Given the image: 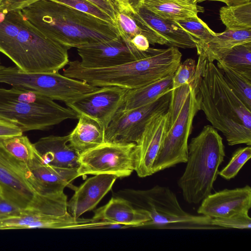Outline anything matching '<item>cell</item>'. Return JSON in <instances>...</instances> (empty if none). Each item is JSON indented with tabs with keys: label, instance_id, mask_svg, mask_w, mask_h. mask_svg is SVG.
Wrapping results in <instances>:
<instances>
[{
	"label": "cell",
	"instance_id": "10",
	"mask_svg": "<svg viewBox=\"0 0 251 251\" xmlns=\"http://www.w3.org/2000/svg\"><path fill=\"white\" fill-rule=\"evenodd\" d=\"M136 144L106 142L82 153L79 157L78 177L88 175L129 176L135 170Z\"/></svg>",
	"mask_w": 251,
	"mask_h": 251
},
{
	"label": "cell",
	"instance_id": "35",
	"mask_svg": "<svg viewBox=\"0 0 251 251\" xmlns=\"http://www.w3.org/2000/svg\"><path fill=\"white\" fill-rule=\"evenodd\" d=\"M212 224L223 228L250 229L251 228V218L249 212H244L231 216L220 218H213Z\"/></svg>",
	"mask_w": 251,
	"mask_h": 251
},
{
	"label": "cell",
	"instance_id": "1",
	"mask_svg": "<svg viewBox=\"0 0 251 251\" xmlns=\"http://www.w3.org/2000/svg\"><path fill=\"white\" fill-rule=\"evenodd\" d=\"M69 49L35 27L21 10L0 24V52L26 73H56L68 65Z\"/></svg>",
	"mask_w": 251,
	"mask_h": 251
},
{
	"label": "cell",
	"instance_id": "20",
	"mask_svg": "<svg viewBox=\"0 0 251 251\" xmlns=\"http://www.w3.org/2000/svg\"><path fill=\"white\" fill-rule=\"evenodd\" d=\"M118 177L113 175L100 174L88 178L76 187L67 202L68 212L75 218L93 210L111 189Z\"/></svg>",
	"mask_w": 251,
	"mask_h": 251
},
{
	"label": "cell",
	"instance_id": "36",
	"mask_svg": "<svg viewBox=\"0 0 251 251\" xmlns=\"http://www.w3.org/2000/svg\"><path fill=\"white\" fill-rule=\"evenodd\" d=\"M23 131L17 125L0 119V140L22 135Z\"/></svg>",
	"mask_w": 251,
	"mask_h": 251
},
{
	"label": "cell",
	"instance_id": "18",
	"mask_svg": "<svg viewBox=\"0 0 251 251\" xmlns=\"http://www.w3.org/2000/svg\"><path fill=\"white\" fill-rule=\"evenodd\" d=\"M251 208V188L246 185L211 193L202 201L197 213L211 219L220 218L249 212Z\"/></svg>",
	"mask_w": 251,
	"mask_h": 251
},
{
	"label": "cell",
	"instance_id": "12",
	"mask_svg": "<svg viewBox=\"0 0 251 251\" xmlns=\"http://www.w3.org/2000/svg\"><path fill=\"white\" fill-rule=\"evenodd\" d=\"M81 65L89 68L116 66L146 57L148 52L139 50L121 36L77 48Z\"/></svg>",
	"mask_w": 251,
	"mask_h": 251
},
{
	"label": "cell",
	"instance_id": "37",
	"mask_svg": "<svg viewBox=\"0 0 251 251\" xmlns=\"http://www.w3.org/2000/svg\"><path fill=\"white\" fill-rule=\"evenodd\" d=\"M87 0L94 4L100 10L108 14L111 18L115 23L116 17L119 11L114 0Z\"/></svg>",
	"mask_w": 251,
	"mask_h": 251
},
{
	"label": "cell",
	"instance_id": "28",
	"mask_svg": "<svg viewBox=\"0 0 251 251\" xmlns=\"http://www.w3.org/2000/svg\"><path fill=\"white\" fill-rule=\"evenodd\" d=\"M0 146L15 161L22 164H30L37 154L33 143L23 134L0 140Z\"/></svg>",
	"mask_w": 251,
	"mask_h": 251
},
{
	"label": "cell",
	"instance_id": "31",
	"mask_svg": "<svg viewBox=\"0 0 251 251\" xmlns=\"http://www.w3.org/2000/svg\"><path fill=\"white\" fill-rule=\"evenodd\" d=\"M175 21L196 39V45L207 43L216 34V33L211 29L198 16L189 17Z\"/></svg>",
	"mask_w": 251,
	"mask_h": 251
},
{
	"label": "cell",
	"instance_id": "19",
	"mask_svg": "<svg viewBox=\"0 0 251 251\" xmlns=\"http://www.w3.org/2000/svg\"><path fill=\"white\" fill-rule=\"evenodd\" d=\"M136 13L150 30L151 44L182 49L196 48V39L175 21L163 19L143 6Z\"/></svg>",
	"mask_w": 251,
	"mask_h": 251
},
{
	"label": "cell",
	"instance_id": "30",
	"mask_svg": "<svg viewBox=\"0 0 251 251\" xmlns=\"http://www.w3.org/2000/svg\"><path fill=\"white\" fill-rule=\"evenodd\" d=\"M220 60L251 78V42L234 47Z\"/></svg>",
	"mask_w": 251,
	"mask_h": 251
},
{
	"label": "cell",
	"instance_id": "17",
	"mask_svg": "<svg viewBox=\"0 0 251 251\" xmlns=\"http://www.w3.org/2000/svg\"><path fill=\"white\" fill-rule=\"evenodd\" d=\"M167 118V111L152 116L135 143L134 171L140 177L153 174V164L166 132Z\"/></svg>",
	"mask_w": 251,
	"mask_h": 251
},
{
	"label": "cell",
	"instance_id": "2",
	"mask_svg": "<svg viewBox=\"0 0 251 251\" xmlns=\"http://www.w3.org/2000/svg\"><path fill=\"white\" fill-rule=\"evenodd\" d=\"M21 10L38 29L69 49L120 36L115 25L52 0H41Z\"/></svg>",
	"mask_w": 251,
	"mask_h": 251
},
{
	"label": "cell",
	"instance_id": "45",
	"mask_svg": "<svg viewBox=\"0 0 251 251\" xmlns=\"http://www.w3.org/2000/svg\"><path fill=\"white\" fill-rule=\"evenodd\" d=\"M3 5H4L3 0H0V11L5 12L3 10Z\"/></svg>",
	"mask_w": 251,
	"mask_h": 251
},
{
	"label": "cell",
	"instance_id": "27",
	"mask_svg": "<svg viewBox=\"0 0 251 251\" xmlns=\"http://www.w3.org/2000/svg\"><path fill=\"white\" fill-rule=\"evenodd\" d=\"M217 67L226 82L238 97L251 110V78L218 60Z\"/></svg>",
	"mask_w": 251,
	"mask_h": 251
},
{
	"label": "cell",
	"instance_id": "26",
	"mask_svg": "<svg viewBox=\"0 0 251 251\" xmlns=\"http://www.w3.org/2000/svg\"><path fill=\"white\" fill-rule=\"evenodd\" d=\"M146 9L165 19L177 21L198 16L204 8L197 4H192L184 0H143Z\"/></svg>",
	"mask_w": 251,
	"mask_h": 251
},
{
	"label": "cell",
	"instance_id": "22",
	"mask_svg": "<svg viewBox=\"0 0 251 251\" xmlns=\"http://www.w3.org/2000/svg\"><path fill=\"white\" fill-rule=\"evenodd\" d=\"M92 219L131 227H141L150 221L151 217L147 211L134 207L127 200L113 197L105 205L95 210Z\"/></svg>",
	"mask_w": 251,
	"mask_h": 251
},
{
	"label": "cell",
	"instance_id": "40",
	"mask_svg": "<svg viewBox=\"0 0 251 251\" xmlns=\"http://www.w3.org/2000/svg\"><path fill=\"white\" fill-rule=\"evenodd\" d=\"M130 42L137 50L142 51H146L150 48V43L148 39L142 34L135 35Z\"/></svg>",
	"mask_w": 251,
	"mask_h": 251
},
{
	"label": "cell",
	"instance_id": "15",
	"mask_svg": "<svg viewBox=\"0 0 251 251\" xmlns=\"http://www.w3.org/2000/svg\"><path fill=\"white\" fill-rule=\"evenodd\" d=\"M127 90L114 86L101 87L66 104L79 115H85L96 119L106 129L122 107Z\"/></svg>",
	"mask_w": 251,
	"mask_h": 251
},
{
	"label": "cell",
	"instance_id": "38",
	"mask_svg": "<svg viewBox=\"0 0 251 251\" xmlns=\"http://www.w3.org/2000/svg\"><path fill=\"white\" fill-rule=\"evenodd\" d=\"M22 210L0 195V218L17 214Z\"/></svg>",
	"mask_w": 251,
	"mask_h": 251
},
{
	"label": "cell",
	"instance_id": "7",
	"mask_svg": "<svg viewBox=\"0 0 251 251\" xmlns=\"http://www.w3.org/2000/svg\"><path fill=\"white\" fill-rule=\"evenodd\" d=\"M202 73L196 71L191 82L190 91L175 122L166 131L152 166L153 174L186 163L188 138L192 132L195 116L200 110L199 85Z\"/></svg>",
	"mask_w": 251,
	"mask_h": 251
},
{
	"label": "cell",
	"instance_id": "3",
	"mask_svg": "<svg viewBox=\"0 0 251 251\" xmlns=\"http://www.w3.org/2000/svg\"><path fill=\"white\" fill-rule=\"evenodd\" d=\"M147 51L144 58L107 68H89L78 60L69 61L63 75L99 87L114 86L131 90L174 74L181 63L182 54L177 48L150 47Z\"/></svg>",
	"mask_w": 251,
	"mask_h": 251
},
{
	"label": "cell",
	"instance_id": "5",
	"mask_svg": "<svg viewBox=\"0 0 251 251\" xmlns=\"http://www.w3.org/2000/svg\"><path fill=\"white\" fill-rule=\"evenodd\" d=\"M188 150L187 164L177 184L186 202L198 204L212 193L226 155L225 146L216 128L206 125L191 139Z\"/></svg>",
	"mask_w": 251,
	"mask_h": 251
},
{
	"label": "cell",
	"instance_id": "25",
	"mask_svg": "<svg viewBox=\"0 0 251 251\" xmlns=\"http://www.w3.org/2000/svg\"><path fill=\"white\" fill-rule=\"evenodd\" d=\"M174 74L136 89L128 90L122 107L126 111L148 104L172 89Z\"/></svg>",
	"mask_w": 251,
	"mask_h": 251
},
{
	"label": "cell",
	"instance_id": "32",
	"mask_svg": "<svg viewBox=\"0 0 251 251\" xmlns=\"http://www.w3.org/2000/svg\"><path fill=\"white\" fill-rule=\"evenodd\" d=\"M251 157V146L238 149L233 153L228 163L218 172V175L226 180L233 178Z\"/></svg>",
	"mask_w": 251,
	"mask_h": 251
},
{
	"label": "cell",
	"instance_id": "44",
	"mask_svg": "<svg viewBox=\"0 0 251 251\" xmlns=\"http://www.w3.org/2000/svg\"><path fill=\"white\" fill-rule=\"evenodd\" d=\"M192 4H197L201 0H184Z\"/></svg>",
	"mask_w": 251,
	"mask_h": 251
},
{
	"label": "cell",
	"instance_id": "39",
	"mask_svg": "<svg viewBox=\"0 0 251 251\" xmlns=\"http://www.w3.org/2000/svg\"><path fill=\"white\" fill-rule=\"evenodd\" d=\"M41 0H3V10L6 12L22 10L27 6Z\"/></svg>",
	"mask_w": 251,
	"mask_h": 251
},
{
	"label": "cell",
	"instance_id": "16",
	"mask_svg": "<svg viewBox=\"0 0 251 251\" xmlns=\"http://www.w3.org/2000/svg\"><path fill=\"white\" fill-rule=\"evenodd\" d=\"M27 166L25 177L37 194L58 195L64 193L66 187H71L74 190L76 189L72 182L78 177L77 169L50 166L43 161L38 152L32 162Z\"/></svg>",
	"mask_w": 251,
	"mask_h": 251
},
{
	"label": "cell",
	"instance_id": "23",
	"mask_svg": "<svg viewBox=\"0 0 251 251\" xmlns=\"http://www.w3.org/2000/svg\"><path fill=\"white\" fill-rule=\"evenodd\" d=\"M78 123L69 134V144L80 155L104 143L105 128L96 119L79 115Z\"/></svg>",
	"mask_w": 251,
	"mask_h": 251
},
{
	"label": "cell",
	"instance_id": "4",
	"mask_svg": "<svg viewBox=\"0 0 251 251\" xmlns=\"http://www.w3.org/2000/svg\"><path fill=\"white\" fill-rule=\"evenodd\" d=\"M200 110L228 145H251V110L226 82L213 62L206 63L199 85Z\"/></svg>",
	"mask_w": 251,
	"mask_h": 251
},
{
	"label": "cell",
	"instance_id": "33",
	"mask_svg": "<svg viewBox=\"0 0 251 251\" xmlns=\"http://www.w3.org/2000/svg\"><path fill=\"white\" fill-rule=\"evenodd\" d=\"M50 0L62 3L79 11L90 14L103 21L115 25L114 21L108 14L87 0Z\"/></svg>",
	"mask_w": 251,
	"mask_h": 251
},
{
	"label": "cell",
	"instance_id": "29",
	"mask_svg": "<svg viewBox=\"0 0 251 251\" xmlns=\"http://www.w3.org/2000/svg\"><path fill=\"white\" fill-rule=\"evenodd\" d=\"M220 18L226 29H251V2L235 6H225L220 9Z\"/></svg>",
	"mask_w": 251,
	"mask_h": 251
},
{
	"label": "cell",
	"instance_id": "42",
	"mask_svg": "<svg viewBox=\"0 0 251 251\" xmlns=\"http://www.w3.org/2000/svg\"><path fill=\"white\" fill-rule=\"evenodd\" d=\"M205 0L222 2L228 6L242 5L251 2V0H201L200 2Z\"/></svg>",
	"mask_w": 251,
	"mask_h": 251
},
{
	"label": "cell",
	"instance_id": "13",
	"mask_svg": "<svg viewBox=\"0 0 251 251\" xmlns=\"http://www.w3.org/2000/svg\"><path fill=\"white\" fill-rule=\"evenodd\" d=\"M97 223L92 219L75 218L69 212L63 215L41 213L32 208L23 209L17 214L0 218V230L14 229L95 228Z\"/></svg>",
	"mask_w": 251,
	"mask_h": 251
},
{
	"label": "cell",
	"instance_id": "41",
	"mask_svg": "<svg viewBox=\"0 0 251 251\" xmlns=\"http://www.w3.org/2000/svg\"><path fill=\"white\" fill-rule=\"evenodd\" d=\"M128 8L134 13L142 6L143 0H124Z\"/></svg>",
	"mask_w": 251,
	"mask_h": 251
},
{
	"label": "cell",
	"instance_id": "21",
	"mask_svg": "<svg viewBox=\"0 0 251 251\" xmlns=\"http://www.w3.org/2000/svg\"><path fill=\"white\" fill-rule=\"evenodd\" d=\"M33 144L44 163L63 169L79 168L80 154L69 145V134L42 137Z\"/></svg>",
	"mask_w": 251,
	"mask_h": 251
},
{
	"label": "cell",
	"instance_id": "24",
	"mask_svg": "<svg viewBox=\"0 0 251 251\" xmlns=\"http://www.w3.org/2000/svg\"><path fill=\"white\" fill-rule=\"evenodd\" d=\"M251 42V29H226L205 44L196 45L198 54H202L208 62L221 59L234 47Z\"/></svg>",
	"mask_w": 251,
	"mask_h": 251
},
{
	"label": "cell",
	"instance_id": "11",
	"mask_svg": "<svg viewBox=\"0 0 251 251\" xmlns=\"http://www.w3.org/2000/svg\"><path fill=\"white\" fill-rule=\"evenodd\" d=\"M172 90L144 106L126 111L120 109L105 129V142L136 143L150 119L167 111Z\"/></svg>",
	"mask_w": 251,
	"mask_h": 251
},
{
	"label": "cell",
	"instance_id": "8",
	"mask_svg": "<svg viewBox=\"0 0 251 251\" xmlns=\"http://www.w3.org/2000/svg\"><path fill=\"white\" fill-rule=\"evenodd\" d=\"M0 83L36 92L52 100L72 102L100 87L56 73H26L16 67H0Z\"/></svg>",
	"mask_w": 251,
	"mask_h": 251
},
{
	"label": "cell",
	"instance_id": "14",
	"mask_svg": "<svg viewBox=\"0 0 251 251\" xmlns=\"http://www.w3.org/2000/svg\"><path fill=\"white\" fill-rule=\"evenodd\" d=\"M26 167L0 146V195L22 209L30 207L37 196L25 177Z\"/></svg>",
	"mask_w": 251,
	"mask_h": 251
},
{
	"label": "cell",
	"instance_id": "9",
	"mask_svg": "<svg viewBox=\"0 0 251 251\" xmlns=\"http://www.w3.org/2000/svg\"><path fill=\"white\" fill-rule=\"evenodd\" d=\"M79 115L70 107L56 102L39 105L24 102L0 95V119L18 126L24 132L45 130L67 119H76Z\"/></svg>",
	"mask_w": 251,
	"mask_h": 251
},
{
	"label": "cell",
	"instance_id": "6",
	"mask_svg": "<svg viewBox=\"0 0 251 251\" xmlns=\"http://www.w3.org/2000/svg\"><path fill=\"white\" fill-rule=\"evenodd\" d=\"M129 201L134 207L150 214V221L141 227L161 229H222L213 225L209 217L184 211L176 194L167 187L156 185L145 190H130Z\"/></svg>",
	"mask_w": 251,
	"mask_h": 251
},
{
	"label": "cell",
	"instance_id": "43",
	"mask_svg": "<svg viewBox=\"0 0 251 251\" xmlns=\"http://www.w3.org/2000/svg\"><path fill=\"white\" fill-rule=\"evenodd\" d=\"M119 12H132L126 6L124 0H115Z\"/></svg>",
	"mask_w": 251,
	"mask_h": 251
},
{
	"label": "cell",
	"instance_id": "46",
	"mask_svg": "<svg viewBox=\"0 0 251 251\" xmlns=\"http://www.w3.org/2000/svg\"><path fill=\"white\" fill-rule=\"evenodd\" d=\"M1 66V65L0 61V67Z\"/></svg>",
	"mask_w": 251,
	"mask_h": 251
},
{
	"label": "cell",
	"instance_id": "34",
	"mask_svg": "<svg viewBox=\"0 0 251 251\" xmlns=\"http://www.w3.org/2000/svg\"><path fill=\"white\" fill-rule=\"evenodd\" d=\"M197 64L192 58H187L180 63L172 78V89H176L193 80L196 70Z\"/></svg>",
	"mask_w": 251,
	"mask_h": 251
}]
</instances>
